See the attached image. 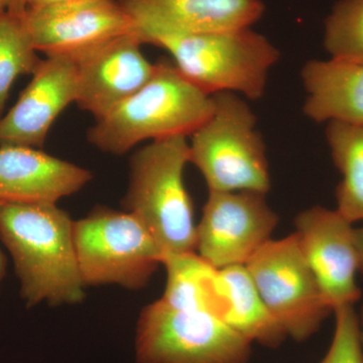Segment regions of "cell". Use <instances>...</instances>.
Wrapping results in <instances>:
<instances>
[{
    "label": "cell",
    "mask_w": 363,
    "mask_h": 363,
    "mask_svg": "<svg viewBox=\"0 0 363 363\" xmlns=\"http://www.w3.org/2000/svg\"><path fill=\"white\" fill-rule=\"evenodd\" d=\"M73 227L70 215L57 204L0 207V240L13 257L28 307L75 305L84 300Z\"/></svg>",
    "instance_id": "1"
},
{
    "label": "cell",
    "mask_w": 363,
    "mask_h": 363,
    "mask_svg": "<svg viewBox=\"0 0 363 363\" xmlns=\"http://www.w3.org/2000/svg\"><path fill=\"white\" fill-rule=\"evenodd\" d=\"M213 95L191 83L175 64L162 60L149 82L88 130L91 145L121 156L145 140L190 136L213 111Z\"/></svg>",
    "instance_id": "2"
},
{
    "label": "cell",
    "mask_w": 363,
    "mask_h": 363,
    "mask_svg": "<svg viewBox=\"0 0 363 363\" xmlns=\"http://www.w3.org/2000/svg\"><path fill=\"white\" fill-rule=\"evenodd\" d=\"M188 162L186 136L155 140L140 147L130 160L123 208L142 222L162 257L196 252L194 208L184 182Z\"/></svg>",
    "instance_id": "3"
},
{
    "label": "cell",
    "mask_w": 363,
    "mask_h": 363,
    "mask_svg": "<svg viewBox=\"0 0 363 363\" xmlns=\"http://www.w3.org/2000/svg\"><path fill=\"white\" fill-rule=\"evenodd\" d=\"M211 116L190 135L189 162L213 192L271 189L266 145L250 105L230 92L213 94Z\"/></svg>",
    "instance_id": "4"
},
{
    "label": "cell",
    "mask_w": 363,
    "mask_h": 363,
    "mask_svg": "<svg viewBox=\"0 0 363 363\" xmlns=\"http://www.w3.org/2000/svg\"><path fill=\"white\" fill-rule=\"evenodd\" d=\"M172 55L182 75L213 95L230 92L250 100L264 96L279 52L252 28L164 37L154 43Z\"/></svg>",
    "instance_id": "5"
},
{
    "label": "cell",
    "mask_w": 363,
    "mask_h": 363,
    "mask_svg": "<svg viewBox=\"0 0 363 363\" xmlns=\"http://www.w3.org/2000/svg\"><path fill=\"white\" fill-rule=\"evenodd\" d=\"M74 243L85 286H147L162 253L142 222L130 213L98 206L74 221Z\"/></svg>",
    "instance_id": "6"
},
{
    "label": "cell",
    "mask_w": 363,
    "mask_h": 363,
    "mask_svg": "<svg viewBox=\"0 0 363 363\" xmlns=\"http://www.w3.org/2000/svg\"><path fill=\"white\" fill-rule=\"evenodd\" d=\"M135 357L138 363H248L252 343L220 318L174 309L160 298L138 317Z\"/></svg>",
    "instance_id": "7"
},
{
    "label": "cell",
    "mask_w": 363,
    "mask_h": 363,
    "mask_svg": "<svg viewBox=\"0 0 363 363\" xmlns=\"http://www.w3.org/2000/svg\"><path fill=\"white\" fill-rule=\"evenodd\" d=\"M245 267L288 337L298 342L308 340L333 313L295 233L267 241Z\"/></svg>",
    "instance_id": "8"
},
{
    "label": "cell",
    "mask_w": 363,
    "mask_h": 363,
    "mask_svg": "<svg viewBox=\"0 0 363 363\" xmlns=\"http://www.w3.org/2000/svg\"><path fill=\"white\" fill-rule=\"evenodd\" d=\"M266 197L250 191H210L197 225L196 252L217 269L245 266L278 226V214Z\"/></svg>",
    "instance_id": "9"
},
{
    "label": "cell",
    "mask_w": 363,
    "mask_h": 363,
    "mask_svg": "<svg viewBox=\"0 0 363 363\" xmlns=\"http://www.w3.org/2000/svg\"><path fill=\"white\" fill-rule=\"evenodd\" d=\"M301 250L332 311L355 306L362 298L357 284L359 260L355 228L336 209L313 206L295 218Z\"/></svg>",
    "instance_id": "10"
},
{
    "label": "cell",
    "mask_w": 363,
    "mask_h": 363,
    "mask_svg": "<svg viewBox=\"0 0 363 363\" xmlns=\"http://www.w3.org/2000/svg\"><path fill=\"white\" fill-rule=\"evenodd\" d=\"M21 16L33 47L45 56H75L136 32L135 21L118 0H76L26 9Z\"/></svg>",
    "instance_id": "11"
},
{
    "label": "cell",
    "mask_w": 363,
    "mask_h": 363,
    "mask_svg": "<svg viewBox=\"0 0 363 363\" xmlns=\"http://www.w3.org/2000/svg\"><path fill=\"white\" fill-rule=\"evenodd\" d=\"M138 33L119 35L75 55L79 108L100 119L149 82L157 69Z\"/></svg>",
    "instance_id": "12"
},
{
    "label": "cell",
    "mask_w": 363,
    "mask_h": 363,
    "mask_svg": "<svg viewBox=\"0 0 363 363\" xmlns=\"http://www.w3.org/2000/svg\"><path fill=\"white\" fill-rule=\"evenodd\" d=\"M143 44L164 37L250 28L264 13L262 0H118Z\"/></svg>",
    "instance_id": "13"
},
{
    "label": "cell",
    "mask_w": 363,
    "mask_h": 363,
    "mask_svg": "<svg viewBox=\"0 0 363 363\" xmlns=\"http://www.w3.org/2000/svg\"><path fill=\"white\" fill-rule=\"evenodd\" d=\"M77 98V65L70 55L40 60L32 81L11 111L0 117V145L42 150L60 114Z\"/></svg>",
    "instance_id": "14"
},
{
    "label": "cell",
    "mask_w": 363,
    "mask_h": 363,
    "mask_svg": "<svg viewBox=\"0 0 363 363\" xmlns=\"http://www.w3.org/2000/svg\"><path fill=\"white\" fill-rule=\"evenodd\" d=\"M90 171L23 145H0V203L57 204L91 180Z\"/></svg>",
    "instance_id": "15"
},
{
    "label": "cell",
    "mask_w": 363,
    "mask_h": 363,
    "mask_svg": "<svg viewBox=\"0 0 363 363\" xmlns=\"http://www.w3.org/2000/svg\"><path fill=\"white\" fill-rule=\"evenodd\" d=\"M307 93L303 111L318 123H363V63L313 60L301 72Z\"/></svg>",
    "instance_id": "16"
},
{
    "label": "cell",
    "mask_w": 363,
    "mask_h": 363,
    "mask_svg": "<svg viewBox=\"0 0 363 363\" xmlns=\"http://www.w3.org/2000/svg\"><path fill=\"white\" fill-rule=\"evenodd\" d=\"M162 264L167 272L166 288L161 298L164 304L223 319L227 298L219 269L196 252L164 255Z\"/></svg>",
    "instance_id": "17"
},
{
    "label": "cell",
    "mask_w": 363,
    "mask_h": 363,
    "mask_svg": "<svg viewBox=\"0 0 363 363\" xmlns=\"http://www.w3.org/2000/svg\"><path fill=\"white\" fill-rule=\"evenodd\" d=\"M219 271L227 298V310L222 320L248 342L267 348L279 347L288 335L260 297L245 267H229Z\"/></svg>",
    "instance_id": "18"
},
{
    "label": "cell",
    "mask_w": 363,
    "mask_h": 363,
    "mask_svg": "<svg viewBox=\"0 0 363 363\" xmlns=\"http://www.w3.org/2000/svg\"><path fill=\"white\" fill-rule=\"evenodd\" d=\"M326 140L341 175L336 210L352 224L363 222V123H327Z\"/></svg>",
    "instance_id": "19"
},
{
    "label": "cell",
    "mask_w": 363,
    "mask_h": 363,
    "mask_svg": "<svg viewBox=\"0 0 363 363\" xmlns=\"http://www.w3.org/2000/svg\"><path fill=\"white\" fill-rule=\"evenodd\" d=\"M26 30L21 13L0 14V117L16 79L32 74L40 60Z\"/></svg>",
    "instance_id": "20"
},
{
    "label": "cell",
    "mask_w": 363,
    "mask_h": 363,
    "mask_svg": "<svg viewBox=\"0 0 363 363\" xmlns=\"http://www.w3.org/2000/svg\"><path fill=\"white\" fill-rule=\"evenodd\" d=\"M324 47L331 59L363 63V0H339L325 21Z\"/></svg>",
    "instance_id": "21"
},
{
    "label": "cell",
    "mask_w": 363,
    "mask_h": 363,
    "mask_svg": "<svg viewBox=\"0 0 363 363\" xmlns=\"http://www.w3.org/2000/svg\"><path fill=\"white\" fill-rule=\"evenodd\" d=\"M335 329L330 347L320 363H363L359 314L354 306H342L333 311Z\"/></svg>",
    "instance_id": "22"
},
{
    "label": "cell",
    "mask_w": 363,
    "mask_h": 363,
    "mask_svg": "<svg viewBox=\"0 0 363 363\" xmlns=\"http://www.w3.org/2000/svg\"><path fill=\"white\" fill-rule=\"evenodd\" d=\"M71 1H76V0H23V4L26 11V9H42V7L57 6V4Z\"/></svg>",
    "instance_id": "23"
},
{
    "label": "cell",
    "mask_w": 363,
    "mask_h": 363,
    "mask_svg": "<svg viewBox=\"0 0 363 363\" xmlns=\"http://www.w3.org/2000/svg\"><path fill=\"white\" fill-rule=\"evenodd\" d=\"M13 11L23 13L25 11L23 0H0V14Z\"/></svg>",
    "instance_id": "24"
},
{
    "label": "cell",
    "mask_w": 363,
    "mask_h": 363,
    "mask_svg": "<svg viewBox=\"0 0 363 363\" xmlns=\"http://www.w3.org/2000/svg\"><path fill=\"white\" fill-rule=\"evenodd\" d=\"M355 241H357L359 272L363 274V227L355 228Z\"/></svg>",
    "instance_id": "25"
},
{
    "label": "cell",
    "mask_w": 363,
    "mask_h": 363,
    "mask_svg": "<svg viewBox=\"0 0 363 363\" xmlns=\"http://www.w3.org/2000/svg\"><path fill=\"white\" fill-rule=\"evenodd\" d=\"M2 206L1 203H0V207ZM6 259L4 257V252L0 250V284H1L2 279H4V276H6Z\"/></svg>",
    "instance_id": "26"
},
{
    "label": "cell",
    "mask_w": 363,
    "mask_h": 363,
    "mask_svg": "<svg viewBox=\"0 0 363 363\" xmlns=\"http://www.w3.org/2000/svg\"><path fill=\"white\" fill-rule=\"evenodd\" d=\"M359 320H360V331H362V345H363V306L362 307V310H360Z\"/></svg>",
    "instance_id": "27"
}]
</instances>
